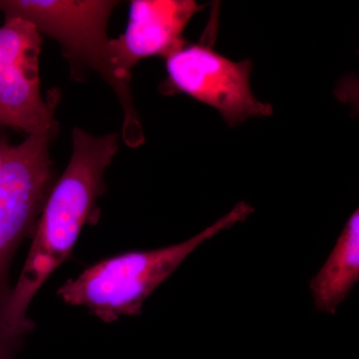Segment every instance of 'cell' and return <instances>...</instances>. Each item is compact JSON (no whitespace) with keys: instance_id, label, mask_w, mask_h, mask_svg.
I'll return each instance as SVG.
<instances>
[{"instance_id":"obj_2","label":"cell","mask_w":359,"mask_h":359,"mask_svg":"<svg viewBox=\"0 0 359 359\" xmlns=\"http://www.w3.org/2000/svg\"><path fill=\"white\" fill-rule=\"evenodd\" d=\"M252 205L238 203L212 226L180 244L138 250L103 259L69 280L58 290L71 306H84L104 323L139 316L144 302L201 245L226 229L245 221Z\"/></svg>"},{"instance_id":"obj_6","label":"cell","mask_w":359,"mask_h":359,"mask_svg":"<svg viewBox=\"0 0 359 359\" xmlns=\"http://www.w3.org/2000/svg\"><path fill=\"white\" fill-rule=\"evenodd\" d=\"M52 132L28 135L13 146L0 171V287L14 249L47 199L52 175Z\"/></svg>"},{"instance_id":"obj_4","label":"cell","mask_w":359,"mask_h":359,"mask_svg":"<svg viewBox=\"0 0 359 359\" xmlns=\"http://www.w3.org/2000/svg\"><path fill=\"white\" fill-rule=\"evenodd\" d=\"M165 59L170 87L211 106L229 126L273 114V107L250 89L252 61L235 62L211 46L189 43Z\"/></svg>"},{"instance_id":"obj_3","label":"cell","mask_w":359,"mask_h":359,"mask_svg":"<svg viewBox=\"0 0 359 359\" xmlns=\"http://www.w3.org/2000/svg\"><path fill=\"white\" fill-rule=\"evenodd\" d=\"M118 1L113 0H0L6 18L32 22L39 32L61 44L73 63L88 65L102 76L121 103L123 138L136 147L144 140L143 130L128 83L116 68L107 25Z\"/></svg>"},{"instance_id":"obj_8","label":"cell","mask_w":359,"mask_h":359,"mask_svg":"<svg viewBox=\"0 0 359 359\" xmlns=\"http://www.w3.org/2000/svg\"><path fill=\"white\" fill-rule=\"evenodd\" d=\"M359 280V212L347 219L334 250L318 273L309 280L314 308L334 314Z\"/></svg>"},{"instance_id":"obj_7","label":"cell","mask_w":359,"mask_h":359,"mask_svg":"<svg viewBox=\"0 0 359 359\" xmlns=\"http://www.w3.org/2000/svg\"><path fill=\"white\" fill-rule=\"evenodd\" d=\"M204 8L193 0H134L126 32L111 39L116 68L126 83L143 59L166 58L187 43L183 32L191 18Z\"/></svg>"},{"instance_id":"obj_9","label":"cell","mask_w":359,"mask_h":359,"mask_svg":"<svg viewBox=\"0 0 359 359\" xmlns=\"http://www.w3.org/2000/svg\"><path fill=\"white\" fill-rule=\"evenodd\" d=\"M13 146L6 138L0 139V171L6 164V160L8 159L9 153H11Z\"/></svg>"},{"instance_id":"obj_5","label":"cell","mask_w":359,"mask_h":359,"mask_svg":"<svg viewBox=\"0 0 359 359\" xmlns=\"http://www.w3.org/2000/svg\"><path fill=\"white\" fill-rule=\"evenodd\" d=\"M41 33L23 18H6L0 26V124L26 134L53 131L56 98L40 91Z\"/></svg>"},{"instance_id":"obj_1","label":"cell","mask_w":359,"mask_h":359,"mask_svg":"<svg viewBox=\"0 0 359 359\" xmlns=\"http://www.w3.org/2000/svg\"><path fill=\"white\" fill-rule=\"evenodd\" d=\"M117 133L72 132V154L47 196L34 238L15 287L0 306V341L15 346L32 330L27 311L33 297L76 244L104 188V174L118 150Z\"/></svg>"},{"instance_id":"obj_10","label":"cell","mask_w":359,"mask_h":359,"mask_svg":"<svg viewBox=\"0 0 359 359\" xmlns=\"http://www.w3.org/2000/svg\"><path fill=\"white\" fill-rule=\"evenodd\" d=\"M15 346L11 344L0 342V359H11L13 358V351Z\"/></svg>"}]
</instances>
